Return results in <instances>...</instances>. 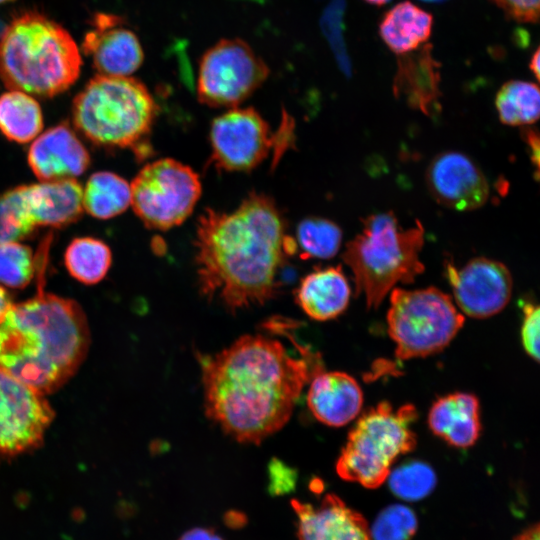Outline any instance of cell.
Instances as JSON below:
<instances>
[{
	"instance_id": "obj_1",
	"label": "cell",
	"mask_w": 540,
	"mask_h": 540,
	"mask_svg": "<svg viewBox=\"0 0 540 540\" xmlns=\"http://www.w3.org/2000/svg\"><path fill=\"white\" fill-rule=\"evenodd\" d=\"M206 416L233 439L260 444L290 419L318 355L294 358L277 339L243 335L215 355L199 357Z\"/></svg>"
},
{
	"instance_id": "obj_2",
	"label": "cell",
	"mask_w": 540,
	"mask_h": 540,
	"mask_svg": "<svg viewBox=\"0 0 540 540\" xmlns=\"http://www.w3.org/2000/svg\"><path fill=\"white\" fill-rule=\"evenodd\" d=\"M272 198L251 192L232 212L206 209L196 227L199 289L230 311L276 296L279 271L297 245Z\"/></svg>"
},
{
	"instance_id": "obj_3",
	"label": "cell",
	"mask_w": 540,
	"mask_h": 540,
	"mask_svg": "<svg viewBox=\"0 0 540 540\" xmlns=\"http://www.w3.org/2000/svg\"><path fill=\"white\" fill-rule=\"evenodd\" d=\"M41 288L0 316V370L45 395L75 374L90 335L77 302Z\"/></svg>"
},
{
	"instance_id": "obj_4",
	"label": "cell",
	"mask_w": 540,
	"mask_h": 540,
	"mask_svg": "<svg viewBox=\"0 0 540 540\" xmlns=\"http://www.w3.org/2000/svg\"><path fill=\"white\" fill-rule=\"evenodd\" d=\"M81 65L70 33L38 12L15 17L0 37V78L10 90L56 96L75 83Z\"/></svg>"
},
{
	"instance_id": "obj_5",
	"label": "cell",
	"mask_w": 540,
	"mask_h": 540,
	"mask_svg": "<svg viewBox=\"0 0 540 540\" xmlns=\"http://www.w3.org/2000/svg\"><path fill=\"white\" fill-rule=\"evenodd\" d=\"M425 231L420 221L402 228L392 212L369 215L342 254L354 276L358 295L377 308L398 283H412L424 271L420 252Z\"/></svg>"
},
{
	"instance_id": "obj_6",
	"label": "cell",
	"mask_w": 540,
	"mask_h": 540,
	"mask_svg": "<svg viewBox=\"0 0 540 540\" xmlns=\"http://www.w3.org/2000/svg\"><path fill=\"white\" fill-rule=\"evenodd\" d=\"M158 107L147 87L130 76L97 74L72 103L75 128L105 147H144Z\"/></svg>"
},
{
	"instance_id": "obj_7",
	"label": "cell",
	"mask_w": 540,
	"mask_h": 540,
	"mask_svg": "<svg viewBox=\"0 0 540 540\" xmlns=\"http://www.w3.org/2000/svg\"><path fill=\"white\" fill-rule=\"evenodd\" d=\"M416 408L383 401L365 411L350 430L336 462L337 474L366 488L382 485L396 459L416 446Z\"/></svg>"
},
{
	"instance_id": "obj_8",
	"label": "cell",
	"mask_w": 540,
	"mask_h": 540,
	"mask_svg": "<svg viewBox=\"0 0 540 540\" xmlns=\"http://www.w3.org/2000/svg\"><path fill=\"white\" fill-rule=\"evenodd\" d=\"M451 297L435 287L393 288L387 313L388 333L399 360L426 357L442 351L464 324Z\"/></svg>"
},
{
	"instance_id": "obj_9",
	"label": "cell",
	"mask_w": 540,
	"mask_h": 540,
	"mask_svg": "<svg viewBox=\"0 0 540 540\" xmlns=\"http://www.w3.org/2000/svg\"><path fill=\"white\" fill-rule=\"evenodd\" d=\"M282 126L272 132L252 107L230 108L211 125V161L215 168L245 172L256 168L273 152L274 164L288 148L293 136L292 121L284 114Z\"/></svg>"
},
{
	"instance_id": "obj_10",
	"label": "cell",
	"mask_w": 540,
	"mask_h": 540,
	"mask_svg": "<svg viewBox=\"0 0 540 540\" xmlns=\"http://www.w3.org/2000/svg\"><path fill=\"white\" fill-rule=\"evenodd\" d=\"M130 188L134 212L148 228L156 230H168L183 223L202 191L197 173L171 158L145 165Z\"/></svg>"
},
{
	"instance_id": "obj_11",
	"label": "cell",
	"mask_w": 540,
	"mask_h": 540,
	"mask_svg": "<svg viewBox=\"0 0 540 540\" xmlns=\"http://www.w3.org/2000/svg\"><path fill=\"white\" fill-rule=\"evenodd\" d=\"M269 68L241 39H222L209 48L199 63L197 96L213 108H234L267 79Z\"/></svg>"
},
{
	"instance_id": "obj_12",
	"label": "cell",
	"mask_w": 540,
	"mask_h": 540,
	"mask_svg": "<svg viewBox=\"0 0 540 540\" xmlns=\"http://www.w3.org/2000/svg\"><path fill=\"white\" fill-rule=\"evenodd\" d=\"M53 418L43 394L0 370V455L39 446Z\"/></svg>"
},
{
	"instance_id": "obj_13",
	"label": "cell",
	"mask_w": 540,
	"mask_h": 540,
	"mask_svg": "<svg viewBox=\"0 0 540 540\" xmlns=\"http://www.w3.org/2000/svg\"><path fill=\"white\" fill-rule=\"evenodd\" d=\"M445 271L455 303L469 317H491L502 311L511 298L512 275L497 260L476 257L460 269L448 263Z\"/></svg>"
},
{
	"instance_id": "obj_14",
	"label": "cell",
	"mask_w": 540,
	"mask_h": 540,
	"mask_svg": "<svg viewBox=\"0 0 540 540\" xmlns=\"http://www.w3.org/2000/svg\"><path fill=\"white\" fill-rule=\"evenodd\" d=\"M426 184L440 205L456 211L482 207L490 194L480 167L466 154L446 151L436 155L426 170Z\"/></svg>"
},
{
	"instance_id": "obj_15",
	"label": "cell",
	"mask_w": 540,
	"mask_h": 540,
	"mask_svg": "<svg viewBox=\"0 0 540 540\" xmlns=\"http://www.w3.org/2000/svg\"><path fill=\"white\" fill-rule=\"evenodd\" d=\"M124 20L98 13L93 28L84 37L82 51L91 56L98 74L130 76L142 65L144 52L136 34L124 26Z\"/></svg>"
},
{
	"instance_id": "obj_16",
	"label": "cell",
	"mask_w": 540,
	"mask_h": 540,
	"mask_svg": "<svg viewBox=\"0 0 540 540\" xmlns=\"http://www.w3.org/2000/svg\"><path fill=\"white\" fill-rule=\"evenodd\" d=\"M299 540H371L364 517L327 494L318 506L293 499Z\"/></svg>"
},
{
	"instance_id": "obj_17",
	"label": "cell",
	"mask_w": 540,
	"mask_h": 540,
	"mask_svg": "<svg viewBox=\"0 0 540 540\" xmlns=\"http://www.w3.org/2000/svg\"><path fill=\"white\" fill-rule=\"evenodd\" d=\"M28 164L41 181L70 179L87 170L90 156L74 131L67 124H59L33 141Z\"/></svg>"
},
{
	"instance_id": "obj_18",
	"label": "cell",
	"mask_w": 540,
	"mask_h": 540,
	"mask_svg": "<svg viewBox=\"0 0 540 540\" xmlns=\"http://www.w3.org/2000/svg\"><path fill=\"white\" fill-rule=\"evenodd\" d=\"M309 382L307 405L321 423L340 427L359 415L363 393L358 382L349 374L322 370Z\"/></svg>"
},
{
	"instance_id": "obj_19",
	"label": "cell",
	"mask_w": 540,
	"mask_h": 540,
	"mask_svg": "<svg viewBox=\"0 0 540 540\" xmlns=\"http://www.w3.org/2000/svg\"><path fill=\"white\" fill-rule=\"evenodd\" d=\"M430 430L449 445L468 448L481 432L480 405L470 393L456 392L438 398L428 413Z\"/></svg>"
},
{
	"instance_id": "obj_20",
	"label": "cell",
	"mask_w": 540,
	"mask_h": 540,
	"mask_svg": "<svg viewBox=\"0 0 540 540\" xmlns=\"http://www.w3.org/2000/svg\"><path fill=\"white\" fill-rule=\"evenodd\" d=\"M438 68L439 64L431 56L430 45L416 53L402 54L393 85L395 96L410 107L431 115L440 96Z\"/></svg>"
},
{
	"instance_id": "obj_21",
	"label": "cell",
	"mask_w": 540,
	"mask_h": 540,
	"mask_svg": "<svg viewBox=\"0 0 540 540\" xmlns=\"http://www.w3.org/2000/svg\"><path fill=\"white\" fill-rule=\"evenodd\" d=\"M351 288L340 266L318 268L307 274L296 290V301L310 318L327 321L342 314Z\"/></svg>"
},
{
	"instance_id": "obj_22",
	"label": "cell",
	"mask_w": 540,
	"mask_h": 540,
	"mask_svg": "<svg viewBox=\"0 0 540 540\" xmlns=\"http://www.w3.org/2000/svg\"><path fill=\"white\" fill-rule=\"evenodd\" d=\"M27 186L31 214L37 227L67 226L78 220L84 210L83 189L75 178Z\"/></svg>"
},
{
	"instance_id": "obj_23",
	"label": "cell",
	"mask_w": 540,
	"mask_h": 540,
	"mask_svg": "<svg viewBox=\"0 0 540 540\" xmlns=\"http://www.w3.org/2000/svg\"><path fill=\"white\" fill-rule=\"evenodd\" d=\"M432 23L430 13L405 1L384 15L380 23V36L393 52L402 55L417 49L428 40Z\"/></svg>"
},
{
	"instance_id": "obj_24",
	"label": "cell",
	"mask_w": 540,
	"mask_h": 540,
	"mask_svg": "<svg viewBox=\"0 0 540 540\" xmlns=\"http://www.w3.org/2000/svg\"><path fill=\"white\" fill-rule=\"evenodd\" d=\"M43 128L39 103L31 95L10 90L0 95V131L16 143L36 138Z\"/></svg>"
},
{
	"instance_id": "obj_25",
	"label": "cell",
	"mask_w": 540,
	"mask_h": 540,
	"mask_svg": "<svg viewBox=\"0 0 540 540\" xmlns=\"http://www.w3.org/2000/svg\"><path fill=\"white\" fill-rule=\"evenodd\" d=\"M131 204V188L119 175L94 173L83 190V209L98 219H110L123 213Z\"/></svg>"
},
{
	"instance_id": "obj_26",
	"label": "cell",
	"mask_w": 540,
	"mask_h": 540,
	"mask_svg": "<svg viewBox=\"0 0 540 540\" xmlns=\"http://www.w3.org/2000/svg\"><path fill=\"white\" fill-rule=\"evenodd\" d=\"M112 261L110 248L92 237L73 239L64 254L70 275L84 284H95L107 274Z\"/></svg>"
},
{
	"instance_id": "obj_27",
	"label": "cell",
	"mask_w": 540,
	"mask_h": 540,
	"mask_svg": "<svg viewBox=\"0 0 540 540\" xmlns=\"http://www.w3.org/2000/svg\"><path fill=\"white\" fill-rule=\"evenodd\" d=\"M495 106L503 124L509 126L531 125L539 118V88L536 84L528 81H508L499 89Z\"/></svg>"
},
{
	"instance_id": "obj_28",
	"label": "cell",
	"mask_w": 540,
	"mask_h": 540,
	"mask_svg": "<svg viewBox=\"0 0 540 540\" xmlns=\"http://www.w3.org/2000/svg\"><path fill=\"white\" fill-rule=\"evenodd\" d=\"M36 228L27 185L0 194V245L26 239Z\"/></svg>"
},
{
	"instance_id": "obj_29",
	"label": "cell",
	"mask_w": 540,
	"mask_h": 540,
	"mask_svg": "<svg viewBox=\"0 0 540 540\" xmlns=\"http://www.w3.org/2000/svg\"><path fill=\"white\" fill-rule=\"evenodd\" d=\"M342 230L331 220L308 217L296 230V245L306 258L328 259L334 257L342 243Z\"/></svg>"
},
{
	"instance_id": "obj_30",
	"label": "cell",
	"mask_w": 540,
	"mask_h": 540,
	"mask_svg": "<svg viewBox=\"0 0 540 540\" xmlns=\"http://www.w3.org/2000/svg\"><path fill=\"white\" fill-rule=\"evenodd\" d=\"M36 273V257L20 242L0 245V285L23 289Z\"/></svg>"
},
{
	"instance_id": "obj_31",
	"label": "cell",
	"mask_w": 540,
	"mask_h": 540,
	"mask_svg": "<svg viewBox=\"0 0 540 540\" xmlns=\"http://www.w3.org/2000/svg\"><path fill=\"white\" fill-rule=\"evenodd\" d=\"M389 485L397 496L418 500L427 496L435 487L433 469L420 461L407 462L389 473Z\"/></svg>"
},
{
	"instance_id": "obj_32",
	"label": "cell",
	"mask_w": 540,
	"mask_h": 540,
	"mask_svg": "<svg viewBox=\"0 0 540 540\" xmlns=\"http://www.w3.org/2000/svg\"><path fill=\"white\" fill-rule=\"evenodd\" d=\"M416 527L412 510L403 505H392L381 512L370 534L374 540H409Z\"/></svg>"
},
{
	"instance_id": "obj_33",
	"label": "cell",
	"mask_w": 540,
	"mask_h": 540,
	"mask_svg": "<svg viewBox=\"0 0 540 540\" xmlns=\"http://www.w3.org/2000/svg\"><path fill=\"white\" fill-rule=\"evenodd\" d=\"M539 306L532 302L523 303L521 340L525 352L535 361L539 360Z\"/></svg>"
},
{
	"instance_id": "obj_34",
	"label": "cell",
	"mask_w": 540,
	"mask_h": 540,
	"mask_svg": "<svg viewBox=\"0 0 540 540\" xmlns=\"http://www.w3.org/2000/svg\"><path fill=\"white\" fill-rule=\"evenodd\" d=\"M509 17L519 22L535 23L539 16V0H492Z\"/></svg>"
},
{
	"instance_id": "obj_35",
	"label": "cell",
	"mask_w": 540,
	"mask_h": 540,
	"mask_svg": "<svg viewBox=\"0 0 540 540\" xmlns=\"http://www.w3.org/2000/svg\"><path fill=\"white\" fill-rule=\"evenodd\" d=\"M270 492L281 495L290 492L294 488L295 473L277 460L270 466Z\"/></svg>"
},
{
	"instance_id": "obj_36",
	"label": "cell",
	"mask_w": 540,
	"mask_h": 540,
	"mask_svg": "<svg viewBox=\"0 0 540 540\" xmlns=\"http://www.w3.org/2000/svg\"><path fill=\"white\" fill-rule=\"evenodd\" d=\"M522 135L526 144L529 147L531 153V161L536 169V176L538 175L539 170V152H540V143L538 132L531 127H525L522 130Z\"/></svg>"
},
{
	"instance_id": "obj_37",
	"label": "cell",
	"mask_w": 540,
	"mask_h": 540,
	"mask_svg": "<svg viewBox=\"0 0 540 540\" xmlns=\"http://www.w3.org/2000/svg\"><path fill=\"white\" fill-rule=\"evenodd\" d=\"M178 540H223L211 529L193 528L182 534Z\"/></svg>"
},
{
	"instance_id": "obj_38",
	"label": "cell",
	"mask_w": 540,
	"mask_h": 540,
	"mask_svg": "<svg viewBox=\"0 0 540 540\" xmlns=\"http://www.w3.org/2000/svg\"><path fill=\"white\" fill-rule=\"evenodd\" d=\"M539 530V524L536 523L518 535L514 540H540Z\"/></svg>"
},
{
	"instance_id": "obj_39",
	"label": "cell",
	"mask_w": 540,
	"mask_h": 540,
	"mask_svg": "<svg viewBox=\"0 0 540 540\" xmlns=\"http://www.w3.org/2000/svg\"><path fill=\"white\" fill-rule=\"evenodd\" d=\"M12 305L9 293L0 285V316Z\"/></svg>"
},
{
	"instance_id": "obj_40",
	"label": "cell",
	"mask_w": 540,
	"mask_h": 540,
	"mask_svg": "<svg viewBox=\"0 0 540 540\" xmlns=\"http://www.w3.org/2000/svg\"><path fill=\"white\" fill-rule=\"evenodd\" d=\"M539 49H536V51L534 52L533 56H532V59H531V62H530V69L532 70V72L534 73L535 77L537 80H539L540 76H539Z\"/></svg>"
},
{
	"instance_id": "obj_41",
	"label": "cell",
	"mask_w": 540,
	"mask_h": 540,
	"mask_svg": "<svg viewBox=\"0 0 540 540\" xmlns=\"http://www.w3.org/2000/svg\"><path fill=\"white\" fill-rule=\"evenodd\" d=\"M371 4H375V5H383L387 2H389L390 0H365Z\"/></svg>"
},
{
	"instance_id": "obj_42",
	"label": "cell",
	"mask_w": 540,
	"mask_h": 540,
	"mask_svg": "<svg viewBox=\"0 0 540 540\" xmlns=\"http://www.w3.org/2000/svg\"><path fill=\"white\" fill-rule=\"evenodd\" d=\"M11 1H14V0H0V5H1V4H4V3L11 2Z\"/></svg>"
},
{
	"instance_id": "obj_43",
	"label": "cell",
	"mask_w": 540,
	"mask_h": 540,
	"mask_svg": "<svg viewBox=\"0 0 540 540\" xmlns=\"http://www.w3.org/2000/svg\"><path fill=\"white\" fill-rule=\"evenodd\" d=\"M423 1H427V2H440V1H443V0H423Z\"/></svg>"
}]
</instances>
